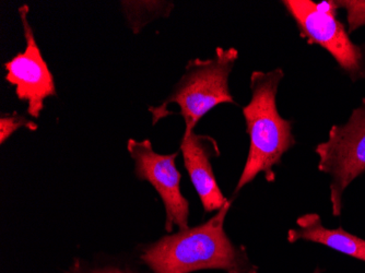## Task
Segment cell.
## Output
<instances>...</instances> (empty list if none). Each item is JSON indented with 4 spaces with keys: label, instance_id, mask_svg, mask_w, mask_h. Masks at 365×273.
I'll use <instances>...</instances> for the list:
<instances>
[{
    "label": "cell",
    "instance_id": "1",
    "mask_svg": "<svg viewBox=\"0 0 365 273\" xmlns=\"http://www.w3.org/2000/svg\"><path fill=\"white\" fill-rule=\"evenodd\" d=\"M232 201L204 225L188 227L148 246L141 260L155 273H190L219 269L227 273H259L245 248L232 243L225 222Z\"/></svg>",
    "mask_w": 365,
    "mask_h": 273
},
{
    "label": "cell",
    "instance_id": "2",
    "mask_svg": "<svg viewBox=\"0 0 365 273\" xmlns=\"http://www.w3.org/2000/svg\"><path fill=\"white\" fill-rule=\"evenodd\" d=\"M284 78L281 68L268 73H252L251 101L242 108L250 137V151L235 195L260 173L264 174L267 182H274L276 174L272 168L297 145L292 123L281 116L277 108V94Z\"/></svg>",
    "mask_w": 365,
    "mask_h": 273
},
{
    "label": "cell",
    "instance_id": "3",
    "mask_svg": "<svg viewBox=\"0 0 365 273\" xmlns=\"http://www.w3.org/2000/svg\"><path fill=\"white\" fill-rule=\"evenodd\" d=\"M239 59L235 47H217L215 56L209 59H192L175 84L172 93L161 105L149 108L153 124L169 116L168 108L178 104L185 122V131H194L200 119L219 104H235L229 88V78Z\"/></svg>",
    "mask_w": 365,
    "mask_h": 273
},
{
    "label": "cell",
    "instance_id": "4",
    "mask_svg": "<svg viewBox=\"0 0 365 273\" xmlns=\"http://www.w3.org/2000/svg\"><path fill=\"white\" fill-rule=\"evenodd\" d=\"M281 3L307 44L326 49L340 71L354 83L365 80V44H356L350 38L348 30L338 18L333 0L322 3L284 0Z\"/></svg>",
    "mask_w": 365,
    "mask_h": 273
},
{
    "label": "cell",
    "instance_id": "5",
    "mask_svg": "<svg viewBox=\"0 0 365 273\" xmlns=\"http://www.w3.org/2000/svg\"><path fill=\"white\" fill-rule=\"evenodd\" d=\"M319 170L330 177L329 200L334 217H340L346 188L365 173V98L344 124L334 125L328 139L315 148Z\"/></svg>",
    "mask_w": 365,
    "mask_h": 273
},
{
    "label": "cell",
    "instance_id": "6",
    "mask_svg": "<svg viewBox=\"0 0 365 273\" xmlns=\"http://www.w3.org/2000/svg\"><path fill=\"white\" fill-rule=\"evenodd\" d=\"M129 155L135 161V172L140 180H147L153 185L161 197L165 208V231L172 233L174 227L180 231L188 229L190 202L180 190V176L175 165L178 152L173 155H159L153 150L149 139L127 143Z\"/></svg>",
    "mask_w": 365,
    "mask_h": 273
},
{
    "label": "cell",
    "instance_id": "7",
    "mask_svg": "<svg viewBox=\"0 0 365 273\" xmlns=\"http://www.w3.org/2000/svg\"><path fill=\"white\" fill-rule=\"evenodd\" d=\"M30 8L19 7V16L24 26L26 49L16 54L4 65L6 80L14 86L16 96L28 103V114L34 118L40 117L44 108V101L57 94L54 77L45 61L40 47L36 43L34 31L29 22Z\"/></svg>",
    "mask_w": 365,
    "mask_h": 273
},
{
    "label": "cell",
    "instance_id": "8",
    "mask_svg": "<svg viewBox=\"0 0 365 273\" xmlns=\"http://www.w3.org/2000/svg\"><path fill=\"white\" fill-rule=\"evenodd\" d=\"M180 151L205 212L222 209L229 200L223 196L211 165V159L220 155L218 143L210 135H197L195 131L184 133L180 140Z\"/></svg>",
    "mask_w": 365,
    "mask_h": 273
},
{
    "label": "cell",
    "instance_id": "9",
    "mask_svg": "<svg viewBox=\"0 0 365 273\" xmlns=\"http://www.w3.org/2000/svg\"><path fill=\"white\" fill-rule=\"evenodd\" d=\"M297 229L289 230L287 239L289 243L297 241L313 242L322 244L330 249L337 250L354 259L365 262V239L338 229L324 227L321 217L317 213H307L297 220Z\"/></svg>",
    "mask_w": 365,
    "mask_h": 273
},
{
    "label": "cell",
    "instance_id": "10",
    "mask_svg": "<svg viewBox=\"0 0 365 273\" xmlns=\"http://www.w3.org/2000/svg\"><path fill=\"white\" fill-rule=\"evenodd\" d=\"M333 4L346 11L349 34L365 26V0H333Z\"/></svg>",
    "mask_w": 365,
    "mask_h": 273
},
{
    "label": "cell",
    "instance_id": "11",
    "mask_svg": "<svg viewBox=\"0 0 365 273\" xmlns=\"http://www.w3.org/2000/svg\"><path fill=\"white\" fill-rule=\"evenodd\" d=\"M20 128H26L32 131L36 130L38 124L31 122L26 117L18 115L16 113L1 115L0 117V143L4 145Z\"/></svg>",
    "mask_w": 365,
    "mask_h": 273
},
{
    "label": "cell",
    "instance_id": "12",
    "mask_svg": "<svg viewBox=\"0 0 365 273\" xmlns=\"http://www.w3.org/2000/svg\"><path fill=\"white\" fill-rule=\"evenodd\" d=\"M93 273H130L125 272V271L118 270V269H106V270L96 271Z\"/></svg>",
    "mask_w": 365,
    "mask_h": 273
},
{
    "label": "cell",
    "instance_id": "13",
    "mask_svg": "<svg viewBox=\"0 0 365 273\" xmlns=\"http://www.w3.org/2000/svg\"><path fill=\"white\" fill-rule=\"evenodd\" d=\"M322 270L321 268H317V270L314 271L313 273H321Z\"/></svg>",
    "mask_w": 365,
    "mask_h": 273
}]
</instances>
